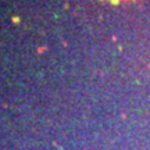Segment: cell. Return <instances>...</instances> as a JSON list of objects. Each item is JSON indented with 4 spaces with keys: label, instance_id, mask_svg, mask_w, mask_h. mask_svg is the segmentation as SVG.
<instances>
[{
    "label": "cell",
    "instance_id": "obj_1",
    "mask_svg": "<svg viewBox=\"0 0 150 150\" xmlns=\"http://www.w3.org/2000/svg\"><path fill=\"white\" fill-rule=\"evenodd\" d=\"M111 1H122V0H111Z\"/></svg>",
    "mask_w": 150,
    "mask_h": 150
}]
</instances>
